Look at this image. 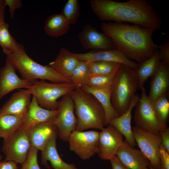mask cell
<instances>
[{"instance_id":"obj_1","label":"cell","mask_w":169,"mask_h":169,"mask_svg":"<svg viewBox=\"0 0 169 169\" xmlns=\"http://www.w3.org/2000/svg\"><path fill=\"white\" fill-rule=\"evenodd\" d=\"M101 27L111 40L115 49L139 64L152 56L158 49L152 39L154 29L112 21L103 22Z\"/></svg>"},{"instance_id":"obj_2","label":"cell","mask_w":169,"mask_h":169,"mask_svg":"<svg viewBox=\"0 0 169 169\" xmlns=\"http://www.w3.org/2000/svg\"><path fill=\"white\" fill-rule=\"evenodd\" d=\"M93 12L101 21L129 22L157 30L162 21L158 12L150 2L129 0L118 2L110 0H91Z\"/></svg>"},{"instance_id":"obj_3","label":"cell","mask_w":169,"mask_h":169,"mask_svg":"<svg viewBox=\"0 0 169 169\" xmlns=\"http://www.w3.org/2000/svg\"><path fill=\"white\" fill-rule=\"evenodd\" d=\"M69 94L74 102L77 119L76 130L94 128L102 130L105 126V114L97 99L80 88H76Z\"/></svg>"},{"instance_id":"obj_4","label":"cell","mask_w":169,"mask_h":169,"mask_svg":"<svg viewBox=\"0 0 169 169\" xmlns=\"http://www.w3.org/2000/svg\"><path fill=\"white\" fill-rule=\"evenodd\" d=\"M6 59L18 71L23 79L32 82L39 79L54 83H72L69 79L48 65H42L32 59L21 44H19L13 53L6 55Z\"/></svg>"},{"instance_id":"obj_5","label":"cell","mask_w":169,"mask_h":169,"mask_svg":"<svg viewBox=\"0 0 169 169\" xmlns=\"http://www.w3.org/2000/svg\"><path fill=\"white\" fill-rule=\"evenodd\" d=\"M139 85L136 70L120 64L111 86V103L118 116L128 110Z\"/></svg>"},{"instance_id":"obj_6","label":"cell","mask_w":169,"mask_h":169,"mask_svg":"<svg viewBox=\"0 0 169 169\" xmlns=\"http://www.w3.org/2000/svg\"><path fill=\"white\" fill-rule=\"evenodd\" d=\"M76 88L72 83H50L45 80H36L27 89L35 97L40 106L48 110H56L58 100Z\"/></svg>"},{"instance_id":"obj_7","label":"cell","mask_w":169,"mask_h":169,"mask_svg":"<svg viewBox=\"0 0 169 169\" xmlns=\"http://www.w3.org/2000/svg\"><path fill=\"white\" fill-rule=\"evenodd\" d=\"M59 112L53 122L57 129L59 138L68 141L73 131L76 130L77 119L74 115V101L69 94L63 96L58 101Z\"/></svg>"},{"instance_id":"obj_8","label":"cell","mask_w":169,"mask_h":169,"mask_svg":"<svg viewBox=\"0 0 169 169\" xmlns=\"http://www.w3.org/2000/svg\"><path fill=\"white\" fill-rule=\"evenodd\" d=\"M132 129L136 142L140 151L149 161L150 166L154 169H161L160 135L146 131L136 126Z\"/></svg>"},{"instance_id":"obj_9","label":"cell","mask_w":169,"mask_h":169,"mask_svg":"<svg viewBox=\"0 0 169 169\" xmlns=\"http://www.w3.org/2000/svg\"><path fill=\"white\" fill-rule=\"evenodd\" d=\"M139 101L136 106L134 121L135 126L154 134L160 135V124L143 86Z\"/></svg>"},{"instance_id":"obj_10","label":"cell","mask_w":169,"mask_h":169,"mask_svg":"<svg viewBox=\"0 0 169 169\" xmlns=\"http://www.w3.org/2000/svg\"><path fill=\"white\" fill-rule=\"evenodd\" d=\"M31 146L27 131L19 129L3 139L2 151L5 156L4 161L21 164L26 160Z\"/></svg>"},{"instance_id":"obj_11","label":"cell","mask_w":169,"mask_h":169,"mask_svg":"<svg viewBox=\"0 0 169 169\" xmlns=\"http://www.w3.org/2000/svg\"><path fill=\"white\" fill-rule=\"evenodd\" d=\"M99 132L94 130L83 131L75 130L68 141L70 150L84 160L97 153Z\"/></svg>"},{"instance_id":"obj_12","label":"cell","mask_w":169,"mask_h":169,"mask_svg":"<svg viewBox=\"0 0 169 169\" xmlns=\"http://www.w3.org/2000/svg\"><path fill=\"white\" fill-rule=\"evenodd\" d=\"M107 126L99 132L97 154L101 159L110 160L116 156L123 142V136L113 125Z\"/></svg>"},{"instance_id":"obj_13","label":"cell","mask_w":169,"mask_h":169,"mask_svg":"<svg viewBox=\"0 0 169 169\" xmlns=\"http://www.w3.org/2000/svg\"><path fill=\"white\" fill-rule=\"evenodd\" d=\"M78 38L85 50H109L115 49L113 42L104 33L99 32L89 24L85 25L79 33Z\"/></svg>"},{"instance_id":"obj_14","label":"cell","mask_w":169,"mask_h":169,"mask_svg":"<svg viewBox=\"0 0 169 169\" xmlns=\"http://www.w3.org/2000/svg\"><path fill=\"white\" fill-rule=\"evenodd\" d=\"M79 60L85 62L101 61L124 64L136 70L139 64L129 59L121 51L114 49L109 50H93L83 54L73 53Z\"/></svg>"},{"instance_id":"obj_15","label":"cell","mask_w":169,"mask_h":169,"mask_svg":"<svg viewBox=\"0 0 169 169\" xmlns=\"http://www.w3.org/2000/svg\"><path fill=\"white\" fill-rule=\"evenodd\" d=\"M58 109L50 110L40 106L35 97L32 95L31 103L24 115L19 129L27 131L35 126L42 123L53 121L58 113Z\"/></svg>"},{"instance_id":"obj_16","label":"cell","mask_w":169,"mask_h":169,"mask_svg":"<svg viewBox=\"0 0 169 169\" xmlns=\"http://www.w3.org/2000/svg\"><path fill=\"white\" fill-rule=\"evenodd\" d=\"M13 64L6 59L0 69V100L11 91L17 89H27L33 82L19 77Z\"/></svg>"},{"instance_id":"obj_17","label":"cell","mask_w":169,"mask_h":169,"mask_svg":"<svg viewBox=\"0 0 169 169\" xmlns=\"http://www.w3.org/2000/svg\"><path fill=\"white\" fill-rule=\"evenodd\" d=\"M116 156L130 169H149L150 162L140 150L130 146L125 140Z\"/></svg>"},{"instance_id":"obj_18","label":"cell","mask_w":169,"mask_h":169,"mask_svg":"<svg viewBox=\"0 0 169 169\" xmlns=\"http://www.w3.org/2000/svg\"><path fill=\"white\" fill-rule=\"evenodd\" d=\"M31 95L27 89L13 93L0 108V115H24L31 103Z\"/></svg>"},{"instance_id":"obj_19","label":"cell","mask_w":169,"mask_h":169,"mask_svg":"<svg viewBox=\"0 0 169 169\" xmlns=\"http://www.w3.org/2000/svg\"><path fill=\"white\" fill-rule=\"evenodd\" d=\"M27 132L31 146L41 151L45 147L55 135L58 134L53 121L38 124Z\"/></svg>"},{"instance_id":"obj_20","label":"cell","mask_w":169,"mask_h":169,"mask_svg":"<svg viewBox=\"0 0 169 169\" xmlns=\"http://www.w3.org/2000/svg\"><path fill=\"white\" fill-rule=\"evenodd\" d=\"M148 98L152 103L169 89V64L161 61L160 65L151 77Z\"/></svg>"},{"instance_id":"obj_21","label":"cell","mask_w":169,"mask_h":169,"mask_svg":"<svg viewBox=\"0 0 169 169\" xmlns=\"http://www.w3.org/2000/svg\"><path fill=\"white\" fill-rule=\"evenodd\" d=\"M140 96L136 94L133 98L130 105L128 110L123 114L111 120L109 124H111L119 130L125 138L129 145L135 148L136 143L135 141L131 126L132 111L139 101Z\"/></svg>"},{"instance_id":"obj_22","label":"cell","mask_w":169,"mask_h":169,"mask_svg":"<svg viewBox=\"0 0 169 169\" xmlns=\"http://www.w3.org/2000/svg\"><path fill=\"white\" fill-rule=\"evenodd\" d=\"M58 134L55 135L41 151V164L47 168L50 166L49 161L54 169H78L73 163H68L64 161L58 154L56 146V139Z\"/></svg>"},{"instance_id":"obj_23","label":"cell","mask_w":169,"mask_h":169,"mask_svg":"<svg viewBox=\"0 0 169 169\" xmlns=\"http://www.w3.org/2000/svg\"><path fill=\"white\" fill-rule=\"evenodd\" d=\"M80 62L67 49L62 47L53 61L48 66L58 73L69 79L72 72Z\"/></svg>"},{"instance_id":"obj_24","label":"cell","mask_w":169,"mask_h":169,"mask_svg":"<svg viewBox=\"0 0 169 169\" xmlns=\"http://www.w3.org/2000/svg\"><path fill=\"white\" fill-rule=\"evenodd\" d=\"M81 88L94 96L102 106L105 114V126L108 125L111 120L118 117L111 103V87L98 88L84 85Z\"/></svg>"},{"instance_id":"obj_25","label":"cell","mask_w":169,"mask_h":169,"mask_svg":"<svg viewBox=\"0 0 169 169\" xmlns=\"http://www.w3.org/2000/svg\"><path fill=\"white\" fill-rule=\"evenodd\" d=\"M70 28V24L61 13L51 15L45 21L44 31L51 37H57L64 35Z\"/></svg>"},{"instance_id":"obj_26","label":"cell","mask_w":169,"mask_h":169,"mask_svg":"<svg viewBox=\"0 0 169 169\" xmlns=\"http://www.w3.org/2000/svg\"><path fill=\"white\" fill-rule=\"evenodd\" d=\"M161 62L158 49L152 56L139 64L136 70L139 79V89H141L148 78L156 72Z\"/></svg>"},{"instance_id":"obj_27","label":"cell","mask_w":169,"mask_h":169,"mask_svg":"<svg viewBox=\"0 0 169 169\" xmlns=\"http://www.w3.org/2000/svg\"><path fill=\"white\" fill-rule=\"evenodd\" d=\"M23 117L24 115H0V138H6L19 130Z\"/></svg>"},{"instance_id":"obj_28","label":"cell","mask_w":169,"mask_h":169,"mask_svg":"<svg viewBox=\"0 0 169 169\" xmlns=\"http://www.w3.org/2000/svg\"><path fill=\"white\" fill-rule=\"evenodd\" d=\"M168 92L158 97L152 103L154 111L160 124V132L167 127L169 116Z\"/></svg>"},{"instance_id":"obj_29","label":"cell","mask_w":169,"mask_h":169,"mask_svg":"<svg viewBox=\"0 0 169 169\" xmlns=\"http://www.w3.org/2000/svg\"><path fill=\"white\" fill-rule=\"evenodd\" d=\"M120 64H119L113 71L109 74L88 76L85 85L98 88L111 87Z\"/></svg>"},{"instance_id":"obj_30","label":"cell","mask_w":169,"mask_h":169,"mask_svg":"<svg viewBox=\"0 0 169 169\" xmlns=\"http://www.w3.org/2000/svg\"><path fill=\"white\" fill-rule=\"evenodd\" d=\"M19 44L11 35L9 31V25L5 23L0 27V46L6 55L13 53Z\"/></svg>"},{"instance_id":"obj_31","label":"cell","mask_w":169,"mask_h":169,"mask_svg":"<svg viewBox=\"0 0 169 169\" xmlns=\"http://www.w3.org/2000/svg\"><path fill=\"white\" fill-rule=\"evenodd\" d=\"M88 62L80 61L73 70L69 79L76 88H81L85 85L88 76Z\"/></svg>"},{"instance_id":"obj_32","label":"cell","mask_w":169,"mask_h":169,"mask_svg":"<svg viewBox=\"0 0 169 169\" xmlns=\"http://www.w3.org/2000/svg\"><path fill=\"white\" fill-rule=\"evenodd\" d=\"M80 12V6L78 0H69L63 7L61 13L70 25H74Z\"/></svg>"},{"instance_id":"obj_33","label":"cell","mask_w":169,"mask_h":169,"mask_svg":"<svg viewBox=\"0 0 169 169\" xmlns=\"http://www.w3.org/2000/svg\"><path fill=\"white\" fill-rule=\"evenodd\" d=\"M38 150L31 146L25 161L21 165L20 169H40L37 160Z\"/></svg>"},{"instance_id":"obj_34","label":"cell","mask_w":169,"mask_h":169,"mask_svg":"<svg viewBox=\"0 0 169 169\" xmlns=\"http://www.w3.org/2000/svg\"><path fill=\"white\" fill-rule=\"evenodd\" d=\"M104 61H92L88 62V76L100 75Z\"/></svg>"},{"instance_id":"obj_35","label":"cell","mask_w":169,"mask_h":169,"mask_svg":"<svg viewBox=\"0 0 169 169\" xmlns=\"http://www.w3.org/2000/svg\"><path fill=\"white\" fill-rule=\"evenodd\" d=\"M169 39V38H168ZM162 45H158L159 57L161 61L169 64V40Z\"/></svg>"},{"instance_id":"obj_36","label":"cell","mask_w":169,"mask_h":169,"mask_svg":"<svg viewBox=\"0 0 169 169\" xmlns=\"http://www.w3.org/2000/svg\"><path fill=\"white\" fill-rule=\"evenodd\" d=\"M161 169H169V153L161 145L160 151Z\"/></svg>"},{"instance_id":"obj_37","label":"cell","mask_w":169,"mask_h":169,"mask_svg":"<svg viewBox=\"0 0 169 169\" xmlns=\"http://www.w3.org/2000/svg\"><path fill=\"white\" fill-rule=\"evenodd\" d=\"M5 1L6 6L8 7L9 12L12 19L14 17L15 10L22 7V2L20 0H5Z\"/></svg>"},{"instance_id":"obj_38","label":"cell","mask_w":169,"mask_h":169,"mask_svg":"<svg viewBox=\"0 0 169 169\" xmlns=\"http://www.w3.org/2000/svg\"><path fill=\"white\" fill-rule=\"evenodd\" d=\"M161 144L165 150L169 153V128L160 132Z\"/></svg>"},{"instance_id":"obj_39","label":"cell","mask_w":169,"mask_h":169,"mask_svg":"<svg viewBox=\"0 0 169 169\" xmlns=\"http://www.w3.org/2000/svg\"><path fill=\"white\" fill-rule=\"evenodd\" d=\"M119 63L104 61L100 75H108L111 73Z\"/></svg>"},{"instance_id":"obj_40","label":"cell","mask_w":169,"mask_h":169,"mask_svg":"<svg viewBox=\"0 0 169 169\" xmlns=\"http://www.w3.org/2000/svg\"><path fill=\"white\" fill-rule=\"evenodd\" d=\"M110 161L112 169H130L124 165L116 156L111 159Z\"/></svg>"},{"instance_id":"obj_41","label":"cell","mask_w":169,"mask_h":169,"mask_svg":"<svg viewBox=\"0 0 169 169\" xmlns=\"http://www.w3.org/2000/svg\"><path fill=\"white\" fill-rule=\"evenodd\" d=\"M17 164L12 161H1L0 169H18Z\"/></svg>"},{"instance_id":"obj_42","label":"cell","mask_w":169,"mask_h":169,"mask_svg":"<svg viewBox=\"0 0 169 169\" xmlns=\"http://www.w3.org/2000/svg\"><path fill=\"white\" fill-rule=\"evenodd\" d=\"M6 7L5 0H0V17L4 16Z\"/></svg>"},{"instance_id":"obj_43","label":"cell","mask_w":169,"mask_h":169,"mask_svg":"<svg viewBox=\"0 0 169 169\" xmlns=\"http://www.w3.org/2000/svg\"><path fill=\"white\" fill-rule=\"evenodd\" d=\"M5 23L4 19V16L0 17V27L3 24Z\"/></svg>"},{"instance_id":"obj_44","label":"cell","mask_w":169,"mask_h":169,"mask_svg":"<svg viewBox=\"0 0 169 169\" xmlns=\"http://www.w3.org/2000/svg\"><path fill=\"white\" fill-rule=\"evenodd\" d=\"M2 156L0 154V163H1V161L2 160Z\"/></svg>"},{"instance_id":"obj_45","label":"cell","mask_w":169,"mask_h":169,"mask_svg":"<svg viewBox=\"0 0 169 169\" xmlns=\"http://www.w3.org/2000/svg\"><path fill=\"white\" fill-rule=\"evenodd\" d=\"M149 169H154L151 166H149Z\"/></svg>"}]
</instances>
